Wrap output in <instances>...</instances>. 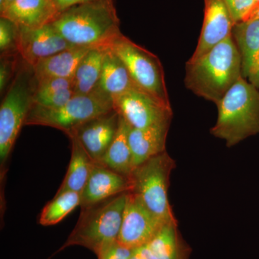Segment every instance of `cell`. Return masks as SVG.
<instances>
[{
    "label": "cell",
    "instance_id": "d4e9b609",
    "mask_svg": "<svg viewBox=\"0 0 259 259\" xmlns=\"http://www.w3.org/2000/svg\"><path fill=\"white\" fill-rule=\"evenodd\" d=\"M18 25L0 17V54H14L18 51Z\"/></svg>",
    "mask_w": 259,
    "mask_h": 259
},
{
    "label": "cell",
    "instance_id": "1f68e13d",
    "mask_svg": "<svg viewBox=\"0 0 259 259\" xmlns=\"http://www.w3.org/2000/svg\"><path fill=\"white\" fill-rule=\"evenodd\" d=\"M15 0H0V13H3Z\"/></svg>",
    "mask_w": 259,
    "mask_h": 259
},
{
    "label": "cell",
    "instance_id": "f546056e",
    "mask_svg": "<svg viewBox=\"0 0 259 259\" xmlns=\"http://www.w3.org/2000/svg\"><path fill=\"white\" fill-rule=\"evenodd\" d=\"M248 79H249L250 83H253L254 86L259 89V53Z\"/></svg>",
    "mask_w": 259,
    "mask_h": 259
},
{
    "label": "cell",
    "instance_id": "5b68a950",
    "mask_svg": "<svg viewBox=\"0 0 259 259\" xmlns=\"http://www.w3.org/2000/svg\"><path fill=\"white\" fill-rule=\"evenodd\" d=\"M35 86L33 69L23 60L0 106L1 177L4 175L5 163L33 104Z\"/></svg>",
    "mask_w": 259,
    "mask_h": 259
},
{
    "label": "cell",
    "instance_id": "4fadbf2b",
    "mask_svg": "<svg viewBox=\"0 0 259 259\" xmlns=\"http://www.w3.org/2000/svg\"><path fill=\"white\" fill-rule=\"evenodd\" d=\"M204 20L198 42L188 61H194L232 35L233 19L223 0H204Z\"/></svg>",
    "mask_w": 259,
    "mask_h": 259
},
{
    "label": "cell",
    "instance_id": "9a60e30c",
    "mask_svg": "<svg viewBox=\"0 0 259 259\" xmlns=\"http://www.w3.org/2000/svg\"><path fill=\"white\" fill-rule=\"evenodd\" d=\"M59 13L54 0H15L0 17L18 26L34 28L52 23Z\"/></svg>",
    "mask_w": 259,
    "mask_h": 259
},
{
    "label": "cell",
    "instance_id": "7402d4cb",
    "mask_svg": "<svg viewBox=\"0 0 259 259\" xmlns=\"http://www.w3.org/2000/svg\"><path fill=\"white\" fill-rule=\"evenodd\" d=\"M106 49H92L80 61L72 79L75 95H88L98 85Z\"/></svg>",
    "mask_w": 259,
    "mask_h": 259
},
{
    "label": "cell",
    "instance_id": "603a6c76",
    "mask_svg": "<svg viewBox=\"0 0 259 259\" xmlns=\"http://www.w3.org/2000/svg\"><path fill=\"white\" fill-rule=\"evenodd\" d=\"M154 259H184L177 223H168L147 243Z\"/></svg>",
    "mask_w": 259,
    "mask_h": 259
},
{
    "label": "cell",
    "instance_id": "ffe728a7",
    "mask_svg": "<svg viewBox=\"0 0 259 259\" xmlns=\"http://www.w3.org/2000/svg\"><path fill=\"white\" fill-rule=\"evenodd\" d=\"M232 36L241 57L242 76L249 77L259 53V20L235 23Z\"/></svg>",
    "mask_w": 259,
    "mask_h": 259
},
{
    "label": "cell",
    "instance_id": "5bb4252c",
    "mask_svg": "<svg viewBox=\"0 0 259 259\" xmlns=\"http://www.w3.org/2000/svg\"><path fill=\"white\" fill-rule=\"evenodd\" d=\"M131 190L130 177L95 162L88 182L81 192L80 207L81 209L88 208Z\"/></svg>",
    "mask_w": 259,
    "mask_h": 259
},
{
    "label": "cell",
    "instance_id": "d6a6232c",
    "mask_svg": "<svg viewBox=\"0 0 259 259\" xmlns=\"http://www.w3.org/2000/svg\"><path fill=\"white\" fill-rule=\"evenodd\" d=\"M257 8H259V3H255L254 5H253V8H252L251 10H250V12L253 11V10H254L255 9H257ZM249 14V13H248ZM246 18V17H245Z\"/></svg>",
    "mask_w": 259,
    "mask_h": 259
},
{
    "label": "cell",
    "instance_id": "2e32d148",
    "mask_svg": "<svg viewBox=\"0 0 259 259\" xmlns=\"http://www.w3.org/2000/svg\"><path fill=\"white\" fill-rule=\"evenodd\" d=\"M171 122L144 129L131 127L128 140L134 168L166 151L167 135Z\"/></svg>",
    "mask_w": 259,
    "mask_h": 259
},
{
    "label": "cell",
    "instance_id": "ba28073f",
    "mask_svg": "<svg viewBox=\"0 0 259 259\" xmlns=\"http://www.w3.org/2000/svg\"><path fill=\"white\" fill-rule=\"evenodd\" d=\"M125 64L136 86L165 106L171 107L164 71L157 56L121 33L109 47Z\"/></svg>",
    "mask_w": 259,
    "mask_h": 259
},
{
    "label": "cell",
    "instance_id": "cb8c5ba5",
    "mask_svg": "<svg viewBox=\"0 0 259 259\" xmlns=\"http://www.w3.org/2000/svg\"><path fill=\"white\" fill-rule=\"evenodd\" d=\"M81 203V193L66 192L56 194L42 209L39 223L42 226H53L61 222Z\"/></svg>",
    "mask_w": 259,
    "mask_h": 259
},
{
    "label": "cell",
    "instance_id": "484cf974",
    "mask_svg": "<svg viewBox=\"0 0 259 259\" xmlns=\"http://www.w3.org/2000/svg\"><path fill=\"white\" fill-rule=\"evenodd\" d=\"M22 58L18 52L1 55L0 60V93L8 90L18 72L21 64Z\"/></svg>",
    "mask_w": 259,
    "mask_h": 259
},
{
    "label": "cell",
    "instance_id": "6da1fadb",
    "mask_svg": "<svg viewBox=\"0 0 259 259\" xmlns=\"http://www.w3.org/2000/svg\"><path fill=\"white\" fill-rule=\"evenodd\" d=\"M51 24L74 47L107 49L122 33L113 0L70 7L59 13Z\"/></svg>",
    "mask_w": 259,
    "mask_h": 259
},
{
    "label": "cell",
    "instance_id": "8992f818",
    "mask_svg": "<svg viewBox=\"0 0 259 259\" xmlns=\"http://www.w3.org/2000/svg\"><path fill=\"white\" fill-rule=\"evenodd\" d=\"M176 162L166 151L134 168L131 190L146 207L165 223H177L168 198L170 176Z\"/></svg>",
    "mask_w": 259,
    "mask_h": 259
},
{
    "label": "cell",
    "instance_id": "52a82bcc",
    "mask_svg": "<svg viewBox=\"0 0 259 259\" xmlns=\"http://www.w3.org/2000/svg\"><path fill=\"white\" fill-rule=\"evenodd\" d=\"M113 110L112 99L96 88L88 95H74L65 105L56 108L32 104L25 125L48 126L68 136L85 122Z\"/></svg>",
    "mask_w": 259,
    "mask_h": 259
},
{
    "label": "cell",
    "instance_id": "4dcf8cb0",
    "mask_svg": "<svg viewBox=\"0 0 259 259\" xmlns=\"http://www.w3.org/2000/svg\"><path fill=\"white\" fill-rule=\"evenodd\" d=\"M252 20H259V8H257V9L250 12L249 14L247 15L246 18H245L243 21Z\"/></svg>",
    "mask_w": 259,
    "mask_h": 259
},
{
    "label": "cell",
    "instance_id": "4316f807",
    "mask_svg": "<svg viewBox=\"0 0 259 259\" xmlns=\"http://www.w3.org/2000/svg\"><path fill=\"white\" fill-rule=\"evenodd\" d=\"M233 19L237 23L244 20L254 5L255 0H223Z\"/></svg>",
    "mask_w": 259,
    "mask_h": 259
},
{
    "label": "cell",
    "instance_id": "7c38bea8",
    "mask_svg": "<svg viewBox=\"0 0 259 259\" xmlns=\"http://www.w3.org/2000/svg\"><path fill=\"white\" fill-rule=\"evenodd\" d=\"M120 124V115L115 110L98 116L68 135L75 137L96 163H100L115 139Z\"/></svg>",
    "mask_w": 259,
    "mask_h": 259
},
{
    "label": "cell",
    "instance_id": "9c48e42d",
    "mask_svg": "<svg viewBox=\"0 0 259 259\" xmlns=\"http://www.w3.org/2000/svg\"><path fill=\"white\" fill-rule=\"evenodd\" d=\"M114 110L132 128L144 129L171 122V107L165 106L139 89L112 99Z\"/></svg>",
    "mask_w": 259,
    "mask_h": 259
},
{
    "label": "cell",
    "instance_id": "8fae6325",
    "mask_svg": "<svg viewBox=\"0 0 259 259\" xmlns=\"http://www.w3.org/2000/svg\"><path fill=\"white\" fill-rule=\"evenodd\" d=\"M72 47L51 23L34 28L18 26V53L32 68L40 61Z\"/></svg>",
    "mask_w": 259,
    "mask_h": 259
},
{
    "label": "cell",
    "instance_id": "7a4b0ae2",
    "mask_svg": "<svg viewBox=\"0 0 259 259\" xmlns=\"http://www.w3.org/2000/svg\"><path fill=\"white\" fill-rule=\"evenodd\" d=\"M242 76L241 57L233 36L186 64V88L217 105Z\"/></svg>",
    "mask_w": 259,
    "mask_h": 259
},
{
    "label": "cell",
    "instance_id": "277c9868",
    "mask_svg": "<svg viewBox=\"0 0 259 259\" xmlns=\"http://www.w3.org/2000/svg\"><path fill=\"white\" fill-rule=\"evenodd\" d=\"M127 193H122L81 209L76 226L60 250L80 245L98 256L118 240Z\"/></svg>",
    "mask_w": 259,
    "mask_h": 259
},
{
    "label": "cell",
    "instance_id": "30bf717a",
    "mask_svg": "<svg viewBox=\"0 0 259 259\" xmlns=\"http://www.w3.org/2000/svg\"><path fill=\"white\" fill-rule=\"evenodd\" d=\"M165 224L146 207L136 194L127 192L117 241L134 250L149 243Z\"/></svg>",
    "mask_w": 259,
    "mask_h": 259
},
{
    "label": "cell",
    "instance_id": "44dd1931",
    "mask_svg": "<svg viewBox=\"0 0 259 259\" xmlns=\"http://www.w3.org/2000/svg\"><path fill=\"white\" fill-rule=\"evenodd\" d=\"M131 127L120 115V124L117 134L100 162L112 171L128 177L134 170L128 140Z\"/></svg>",
    "mask_w": 259,
    "mask_h": 259
},
{
    "label": "cell",
    "instance_id": "f1b7e54d",
    "mask_svg": "<svg viewBox=\"0 0 259 259\" xmlns=\"http://www.w3.org/2000/svg\"><path fill=\"white\" fill-rule=\"evenodd\" d=\"M95 1H100V0H54L56 9L59 13L64 11L70 7L74 6V5Z\"/></svg>",
    "mask_w": 259,
    "mask_h": 259
},
{
    "label": "cell",
    "instance_id": "d6986e66",
    "mask_svg": "<svg viewBox=\"0 0 259 259\" xmlns=\"http://www.w3.org/2000/svg\"><path fill=\"white\" fill-rule=\"evenodd\" d=\"M69 139L71 141V160L64 180L56 194L66 192L81 193L95 163L76 138Z\"/></svg>",
    "mask_w": 259,
    "mask_h": 259
},
{
    "label": "cell",
    "instance_id": "83f0119b",
    "mask_svg": "<svg viewBox=\"0 0 259 259\" xmlns=\"http://www.w3.org/2000/svg\"><path fill=\"white\" fill-rule=\"evenodd\" d=\"M132 253L133 250L126 248L117 241L97 257L98 259H131Z\"/></svg>",
    "mask_w": 259,
    "mask_h": 259
},
{
    "label": "cell",
    "instance_id": "ac0fdd59",
    "mask_svg": "<svg viewBox=\"0 0 259 259\" xmlns=\"http://www.w3.org/2000/svg\"><path fill=\"white\" fill-rule=\"evenodd\" d=\"M90 49L72 47L40 61L33 69L35 80L64 78L72 79L76 68Z\"/></svg>",
    "mask_w": 259,
    "mask_h": 259
},
{
    "label": "cell",
    "instance_id": "3957f363",
    "mask_svg": "<svg viewBox=\"0 0 259 259\" xmlns=\"http://www.w3.org/2000/svg\"><path fill=\"white\" fill-rule=\"evenodd\" d=\"M211 134L228 147L259 134V89L241 76L217 104Z\"/></svg>",
    "mask_w": 259,
    "mask_h": 259
},
{
    "label": "cell",
    "instance_id": "e0dca14e",
    "mask_svg": "<svg viewBox=\"0 0 259 259\" xmlns=\"http://www.w3.org/2000/svg\"><path fill=\"white\" fill-rule=\"evenodd\" d=\"M97 89L112 100L130 90L139 89L125 64L110 48L105 50L101 76Z\"/></svg>",
    "mask_w": 259,
    "mask_h": 259
}]
</instances>
